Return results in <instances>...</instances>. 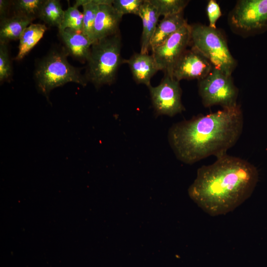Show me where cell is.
<instances>
[{"mask_svg": "<svg viewBox=\"0 0 267 267\" xmlns=\"http://www.w3.org/2000/svg\"><path fill=\"white\" fill-rule=\"evenodd\" d=\"M186 23L183 12L164 16L157 24L150 42V48L152 50L162 44Z\"/></svg>", "mask_w": 267, "mask_h": 267, "instance_id": "15", "label": "cell"}, {"mask_svg": "<svg viewBox=\"0 0 267 267\" xmlns=\"http://www.w3.org/2000/svg\"><path fill=\"white\" fill-rule=\"evenodd\" d=\"M191 27L187 23L152 50L158 70L172 77L176 64L190 44Z\"/></svg>", "mask_w": 267, "mask_h": 267, "instance_id": "8", "label": "cell"}, {"mask_svg": "<svg viewBox=\"0 0 267 267\" xmlns=\"http://www.w3.org/2000/svg\"><path fill=\"white\" fill-rule=\"evenodd\" d=\"M124 63L128 64L135 83L148 87L151 78L159 71L153 56L148 53H135L129 59H124Z\"/></svg>", "mask_w": 267, "mask_h": 267, "instance_id": "12", "label": "cell"}, {"mask_svg": "<svg viewBox=\"0 0 267 267\" xmlns=\"http://www.w3.org/2000/svg\"><path fill=\"white\" fill-rule=\"evenodd\" d=\"M144 0H113L112 5L120 15L132 14L139 16Z\"/></svg>", "mask_w": 267, "mask_h": 267, "instance_id": "23", "label": "cell"}, {"mask_svg": "<svg viewBox=\"0 0 267 267\" xmlns=\"http://www.w3.org/2000/svg\"><path fill=\"white\" fill-rule=\"evenodd\" d=\"M230 21L236 29L245 33L267 30V0H241L237 2Z\"/></svg>", "mask_w": 267, "mask_h": 267, "instance_id": "7", "label": "cell"}, {"mask_svg": "<svg viewBox=\"0 0 267 267\" xmlns=\"http://www.w3.org/2000/svg\"><path fill=\"white\" fill-rule=\"evenodd\" d=\"M83 27V14L78 7L74 4L64 10L63 20L58 30L71 29L82 32Z\"/></svg>", "mask_w": 267, "mask_h": 267, "instance_id": "21", "label": "cell"}, {"mask_svg": "<svg viewBox=\"0 0 267 267\" xmlns=\"http://www.w3.org/2000/svg\"><path fill=\"white\" fill-rule=\"evenodd\" d=\"M243 123L239 105L222 108L173 124L168 141L179 160L192 164L212 155L226 154L240 137Z\"/></svg>", "mask_w": 267, "mask_h": 267, "instance_id": "1", "label": "cell"}, {"mask_svg": "<svg viewBox=\"0 0 267 267\" xmlns=\"http://www.w3.org/2000/svg\"><path fill=\"white\" fill-rule=\"evenodd\" d=\"M198 91L206 107L220 105L228 108L237 105L238 90L231 76L214 68L205 78L199 81Z\"/></svg>", "mask_w": 267, "mask_h": 267, "instance_id": "6", "label": "cell"}, {"mask_svg": "<svg viewBox=\"0 0 267 267\" xmlns=\"http://www.w3.org/2000/svg\"><path fill=\"white\" fill-rule=\"evenodd\" d=\"M258 180V172L251 163L227 154L197 170L188 189L190 198L212 216L234 210L253 193Z\"/></svg>", "mask_w": 267, "mask_h": 267, "instance_id": "2", "label": "cell"}, {"mask_svg": "<svg viewBox=\"0 0 267 267\" xmlns=\"http://www.w3.org/2000/svg\"><path fill=\"white\" fill-rule=\"evenodd\" d=\"M58 32L68 54L81 61L87 62L92 41L82 32L73 29H66Z\"/></svg>", "mask_w": 267, "mask_h": 267, "instance_id": "13", "label": "cell"}, {"mask_svg": "<svg viewBox=\"0 0 267 267\" xmlns=\"http://www.w3.org/2000/svg\"><path fill=\"white\" fill-rule=\"evenodd\" d=\"M64 10L59 0H44L39 17L45 23L58 29L62 23Z\"/></svg>", "mask_w": 267, "mask_h": 267, "instance_id": "19", "label": "cell"}, {"mask_svg": "<svg viewBox=\"0 0 267 267\" xmlns=\"http://www.w3.org/2000/svg\"><path fill=\"white\" fill-rule=\"evenodd\" d=\"M44 0H17L12 2L14 13L24 15L34 20L38 18Z\"/></svg>", "mask_w": 267, "mask_h": 267, "instance_id": "22", "label": "cell"}, {"mask_svg": "<svg viewBox=\"0 0 267 267\" xmlns=\"http://www.w3.org/2000/svg\"><path fill=\"white\" fill-rule=\"evenodd\" d=\"M211 63L200 53L191 48L186 50L178 59L172 71V77L181 80L205 78L213 69Z\"/></svg>", "mask_w": 267, "mask_h": 267, "instance_id": "10", "label": "cell"}, {"mask_svg": "<svg viewBox=\"0 0 267 267\" xmlns=\"http://www.w3.org/2000/svg\"><path fill=\"white\" fill-rule=\"evenodd\" d=\"M33 20L31 18L15 13L1 20L0 43L7 44L11 41L19 40L25 29Z\"/></svg>", "mask_w": 267, "mask_h": 267, "instance_id": "16", "label": "cell"}, {"mask_svg": "<svg viewBox=\"0 0 267 267\" xmlns=\"http://www.w3.org/2000/svg\"><path fill=\"white\" fill-rule=\"evenodd\" d=\"M12 74V70L7 44L0 43V81L1 82L9 80Z\"/></svg>", "mask_w": 267, "mask_h": 267, "instance_id": "24", "label": "cell"}, {"mask_svg": "<svg viewBox=\"0 0 267 267\" xmlns=\"http://www.w3.org/2000/svg\"><path fill=\"white\" fill-rule=\"evenodd\" d=\"M10 1L7 0H0V19L2 20L8 17Z\"/></svg>", "mask_w": 267, "mask_h": 267, "instance_id": "26", "label": "cell"}, {"mask_svg": "<svg viewBox=\"0 0 267 267\" xmlns=\"http://www.w3.org/2000/svg\"><path fill=\"white\" fill-rule=\"evenodd\" d=\"M47 27L44 24L32 23L21 35L19 41L18 51L15 59H22L42 38Z\"/></svg>", "mask_w": 267, "mask_h": 267, "instance_id": "17", "label": "cell"}, {"mask_svg": "<svg viewBox=\"0 0 267 267\" xmlns=\"http://www.w3.org/2000/svg\"><path fill=\"white\" fill-rule=\"evenodd\" d=\"M139 16L142 20V32L141 37V50L142 53H148L150 42L154 34L160 16L149 0H144Z\"/></svg>", "mask_w": 267, "mask_h": 267, "instance_id": "14", "label": "cell"}, {"mask_svg": "<svg viewBox=\"0 0 267 267\" xmlns=\"http://www.w3.org/2000/svg\"><path fill=\"white\" fill-rule=\"evenodd\" d=\"M207 13L209 21V26L216 29V23L222 15V12L219 4L215 0L209 1L207 6Z\"/></svg>", "mask_w": 267, "mask_h": 267, "instance_id": "25", "label": "cell"}, {"mask_svg": "<svg viewBox=\"0 0 267 267\" xmlns=\"http://www.w3.org/2000/svg\"><path fill=\"white\" fill-rule=\"evenodd\" d=\"M158 15L168 16L183 12L189 1L185 0H149Z\"/></svg>", "mask_w": 267, "mask_h": 267, "instance_id": "20", "label": "cell"}, {"mask_svg": "<svg viewBox=\"0 0 267 267\" xmlns=\"http://www.w3.org/2000/svg\"><path fill=\"white\" fill-rule=\"evenodd\" d=\"M191 27L192 48L203 55L214 68L231 76L236 63L221 32L217 28L202 24Z\"/></svg>", "mask_w": 267, "mask_h": 267, "instance_id": "5", "label": "cell"}, {"mask_svg": "<svg viewBox=\"0 0 267 267\" xmlns=\"http://www.w3.org/2000/svg\"><path fill=\"white\" fill-rule=\"evenodd\" d=\"M113 0H104L99 5L93 28V43L119 32L123 17L112 5Z\"/></svg>", "mask_w": 267, "mask_h": 267, "instance_id": "11", "label": "cell"}, {"mask_svg": "<svg viewBox=\"0 0 267 267\" xmlns=\"http://www.w3.org/2000/svg\"><path fill=\"white\" fill-rule=\"evenodd\" d=\"M121 47L120 32L92 44L85 74L88 82L96 88L113 83L118 69L124 62Z\"/></svg>", "mask_w": 267, "mask_h": 267, "instance_id": "3", "label": "cell"}, {"mask_svg": "<svg viewBox=\"0 0 267 267\" xmlns=\"http://www.w3.org/2000/svg\"><path fill=\"white\" fill-rule=\"evenodd\" d=\"M68 55L65 48L52 50L38 63L34 79L38 89L47 97L51 90L68 83L87 85L85 76L68 62Z\"/></svg>", "mask_w": 267, "mask_h": 267, "instance_id": "4", "label": "cell"}, {"mask_svg": "<svg viewBox=\"0 0 267 267\" xmlns=\"http://www.w3.org/2000/svg\"><path fill=\"white\" fill-rule=\"evenodd\" d=\"M153 107L156 116L173 117L185 110L181 102L182 91L179 82L166 75L156 87H148Z\"/></svg>", "mask_w": 267, "mask_h": 267, "instance_id": "9", "label": "cell"}, {"mask_svg": "<svg viewBox=\"0 0 267 267\" xmlns=\"http://www.w3.org/2000/svg\"><path fill=\"white\" fill-rule=\"evenodd\" d=\"M104 0H78L75 5L83 7V27L82 32L93 43V28L99 5Z\"/></svg>", "mask_w": 267, "mask_h": 267, "instance_id": "18", "label": "cell"}]
</instances>
